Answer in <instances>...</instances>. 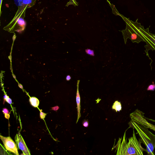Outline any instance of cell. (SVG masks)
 <instances>
[{
	"label": "cell",
	"instance_id": "obj_11",
	"mask_svg": "<svg viewBox=\"0 0 155 155\" xmlns=\"http://www.w3.org/2000/svg\"><path fill=\"white\" fill-rule=\"evenodd\" d=\"M112 109L115 110L116 112H119L122 109L120 102L117 101H115L112 106Z\"/></svg>",
	"mask_w": 155,
	"mask_h": 155
},
{
	"label": "cell",
	"instance_id": "obj_16",
	"mask_svg": "<svg viewBox=\"0 0 155 155\" xmlns=\"http://www.w3.org/2000/svg\"><path fill=\"white\" fill-rule=\"evenodd\" d=\"M83 126L85 127H87L89 125L88 122L87 120H84L82 122Z\"/></svg>",
	"mask_w": 155,
	"mask_h": 155
},
{
	"label": "cell",
	"instance_id": "obj_8",
	"mask_svg": "<svg viewBox=\"0 0 155 155\" xmlns=\"http://www.w3.org/2000/svg\"><path fill=\"white\" fill-rule=\"evenodd\" d=\"M15 141L18 148L23 152V154L30 155L29 149L26 146L25 142L20 133L17 134L15 137Z\"/></svg>",
	"mask_w": 155,
	"mask_h": 155
},
{
	"label": "cell",
	"instance_id": "obj_12",
	"mask_svg": "<svg viewBox=\"0 0 155 155\" xmlns=\"http://www.w3.org/2000/svg\"><path fill=\"white\" fill-rule=\"evenodd\" d=\"M85 51L87 54L89 55L92 56H95L94 51L93 50L90 49H87L85 50Z\"/></svg>",
	"mask_w": 155,
	"mask_h": 155
},
{
	"label": "cell",
	"instance_id": "obj_4",
	"mask_svg": "<svg viewBox=\"0 0 155 155\" xmlns=\"http://www.w3.org/2000/svg\"><path fill=\"white\" fill-rule=\"evenodd\" d=\"M143 114L144 113L141 111L137 109L130 114V117L132 120L137 123L142 124L155 131V126L147 121L144 118Z\"/></svg>",
	"mask_w": 155,
	"mask_h": 155
},
{
	"label": "cell",
	"instance_id": "obj_10",
	"mask_svg": "<svg viewBox=\"0 0 155 155\" xmlns=\"http://www.w3.org/2000/svg\"><path fill=\"white\" fill-rule=\"evenodd\" d=\"M29 101L31 104L34 107H38L39 105V100L35 97H30Z\"/></svg>",
	"mask_w": 155,
	"mask_h": 155
},
{
	"label": "cell",
	"instance_id": "obj_7",
	"mask_svg": "<svg viewBox=\"0 0 155 155\" xmlns=\"http://www.w3.org/2000/svg\"><path fill=\"white\" fill-rule=\"evenodd\" d=\"M4 147L8 151L13 153L16 155H19L17 145L13 140L10 137H5L0 135Z\"/></svg>",
	"mask_w": 155,
	"mask_h": 155
},
{
	"label": "cell",
	"instance_id": "obj_26",
	"mask_svg": "<svg viewBox=\"0 0 155 155\" xmlns=\"http://www.w3.org/2000/svg\"><path fill=\"white\" fill-rule=\"evenodd\" d=\"M9 59H10V60L11 61V58H12V57H11V55H10L9 57Z\"/></svg>",
	"mask_w": 155,
	"mask_h": 155
},
{
	"label": "cell",
	"instance_id": "obj_3",
	"mask_svg": "<svg viewBox=\"0 0 155 155\" xmlns=\"http://www.w3.org/2000/svg\"><path fill=\"white\" fill-rule=\"evenodd\" d=\"M130 127L135 128L143 143L146 147V152L148 155H155L154 150L155 148V135L144 125L131 120L128 123Z\"/></svg>",
	"mask_w": 155,
	"mask_h": 155
},
{
	"label": "cell",
	"instance_id": "obj_22",
	"mask_svg": "<svg viewBox=\"0 0 155 155\" xmlns=\"http://www.w3.org/2000/svg\"><path fill=\"white\" fill-rule=\"evenodd\" d=\"M8 96L7 95H5L4 96V98L5 100L6 101V100L8 97Z\"/></svg>",
	"mask_w": 155,
	"mask_h": 155
},
{
	"label": "cell",
	"instance_id": "obj_23",
	"mask_svg": "<svg viewBox=\"0 0 155 155\" xmlns=\"http://www.w3.org/2000/svg\"><path fill=\"white\" fill-rule=\"evenodd\" d=\"M18 86L21 89H23V87L22 85L20 84H18Z\"/></svg>",
	"mask_w": 155,
	"mask_h": 155
},
{
	"label": "cell",
	"instance_id": "obj_5",
	"mask_svg": "<svg viewBox=\"0 0 155 155\" xmlns=\"http://www.w3.org/2000/svg\"><path fill=\"white\" fill-rule=\"evenodd\" d=\"M150 27V26L146 29L144 37L146 45L144 46V47L146 48L145 51L146 53V55L148 56L150 59L151 60V63L152 60L149 56L148 51L150 50H152L153 51L155 50V34H152L149 32Z\"/></svg>",
	"mask_w": 155,
	"mask_h": 155
},
{
	"label": "cell",
	"instance_id": "obj_21",
	"mask_svg": "<svg viewBox=\"0 0 155 155\" xmlns=\"http://www.w3.org/2000/svg\"><path fill=\"white\" fill-rule=\"evenodd\" d=\"M71 79V77L70 75H68L67 76L66 79L67 81H70Z\"/></svg>",
	"mask_w": 155,
	"mask_h": 155
},
{
	"label": "cell",
	"instance_id": "obj_15",
	"mask_svg": "<svg viewBox=\"0 0 155 155\" xmlns=\"http://www.w3.org/2000/svg\"><path fill=\"white\" fill-rule=\"evenodd\" d=\"M40 117L41 119H44L46 115V114L43 112L41 110H40Z\"/></svg>",
	"mask_w": 155,
	"mask_h": 155
},
{
	"label": "cell",
	"instance_id": "obj_27",
	"mask_svg": "<svg viewBox=\"0 0 155 155\" xmlns=\"http://www.w3.org/2000/svg\"><path fill=\"white\" fill-rule=\"evenodd\" d=\"M15 37H16L15 36V37H14V36H13V41H14L15 40Z\"/></svg>",
	"mask_w": 155,
	"mask_h": 155
},
{
	"label": "cell",
	"instance_id": "obj_24",
	"mask_svg": "<svg viewBox=\"0 0 155 155\" xmlns=\"http://www.w3.org/2000/svg\"><path fill=\"white\" fill-rule=\"evenodd\" d=\"M2 1V0H0V9L1 8Z\"/></svg>",
	"mask_w": 155,
	"mask_h": 155
},
{
	"label": "cell",
	"instance_id": "obj_14",
	"mask_svg": "<svg viewBox=\"0 0 155 155\" xmlns=\"http://www.w3.org/2000/svg\"><path fill=\"white\" fill-rule=\"evenodd\" d=\"M155 90V84L154 83L149 85L147 88V91H154Z\"/></svg>",
	"mask_w": 155,
	"mask_h": 155
},
{
	"label": "cell",
	"instance_id": "obj_2",
	"mask_svg": "<svg viewBox=\"0 0 155 155\" xmlns=\"http://www.w3.org/2000/svg\"><path fill=\"white\" fill-rule=\"evenodd\" d=\"M119 15L124 21L126 25V29L121 31L124 37V43L126 44L128 38L130 39L133 43H138L141 41L145 42L144 34L146 29L140 23L138 22V19L134 22L122 15L120 14Z\"/></svg>",
	"mask_w": 155,
	"mask_h": 155
},
{
	"label": "cell",
	"instance_id": "obj_17",
	"mask_svg": "<svg viewBox=\"0 0 155 155\" xmlns=\"http://www.w3.org/2000/svg\"><path fill=\"white\" fill-rule=\"evenodd\" d=\"M2 112L4 114L5 113H8L9 111L7 108H4L3 109Z\"/></svg>",
	"mask_w": 155,
	"mask_h": 155
},
{
	"label": "cell",
	"instance_id": "obj_13",
	"mask_svg": "<svg viewBox=\"0 0 155 155\" xmlns=\"http://www.w3.org/2000/svg\"><path fill=\"white\" fill-rule=\"evenodd\" d=\"M70 5H73L76 6H78V4L75 0H70L67 3L66 6H68Z\"/></svg>",
	"mask_w": 155,
	"mask_h": 155
},
{
	"label": "cell",
	"instance_id": "obj_18",
	"mask_svg": "<svg viewBox=\"0 0 155 155\" xmlns=\"http://www.w3.org/2000/svg\"><path fill=\"white\" fill-rule=\"evenodd\" d=\"M51 110L56 111L58 110L59 109V107L58 106H55L54 107H53L51 108Z\"/></svg>",
	"mask_w": 155,
	"mask_h": 155
},
{
	"label": "cell",
	"instance_id": "obj_25",
	"mask_svg": "<svg viewBox=\"0 0 155 155\" xmlns=\"http://www.w3.org/2000/svg\"><path fill=\"white\" fill-rule=\"evenodd\" d=\"M12 76H13V78H14L15 79H16V77H15V76L14 74H12Z\"/></svg>",
	"mask_w": 155,
	"mask_h": 155
},
{
	"label": "cell",
	"instance_id": "obj_19",
	"mask_svg": "<svg viewBox=\"0 0 155 155\" xmlns=\"http://www.w3.org/2000/svg\"><path fill=\"white\" fill-rule=\"evenodd\" d=\"M6 101L10 104H12V101L11 98L9 97L6 100Z\"/></svg>",
	"mask_w": 155,
	"mask_h": 155
},
{
	"label": "cell",
	"instance_id": "obj_9",
	"mask_svg": "<svg viewBox=\"0 0 155 155\" xmlns=\"http://www.w3.org/2000/svg\"><path fill=\"white\" fill-rule=\"evenodd\" d=\"M80 80H78L77 82V90L76 96V101L77 105V108L78 110V118L76 121V123L78 122L79 119L81 116L80 113L81 105H80V97L79 90V84Z\"/></svg>",
	"mask_w": 155,
	"mask_h": 155
},
{
	"label": "cell",
	"instance_id": "obj_6",
	"mask_svg": "<svg viewBox=\"0 0 155 155\" xmlns=\"http://www.w3.org/2000/svg\"><path fill=\"white\" fill-rule=\"evenodd\" d=\"M36 0H22V4L18 7V10L13 20L20 17L24 18L25 17L26 9L34 5Z\"/></svg>",
	"mask_w": 155,
	"mask_h": 155
},
{
	"label": "cell",
	"instance_id": "obj_1",
	"mask_svg": "<svg viewBox=\"0 0 155 155\" xmlns=\"http://www.w3.org/2000/svg\"><path fill=\"white\" fill-rule=\"evenodd\" d=\"M128 140L127 142L125 132L123 139L119 138L115 146L117 151V155H143V152L146 151V149L143 148L141 145L142 143L140 138L139 139V140L137 139L134 128L133 136L128 139Z\"/></svg>",
	"mask_w": 155,
	"mask_h": 155
},
{
	"label": "cell",
	"instance_id": "obj_20",
	"mask_svg": "<svg viewBox=\"0 0 155 155\" xmlns=\"http://www.w3.org/2000/svg\"><path fill=\"white\" fill-rule=\"evenodd\" d=\"M5 114V117L7 119H8L10 118V115L8 113H5L4 114Z\"/></svg>",
	"mask_w": 155,
	"mask_h": 155
}]
</instances>
